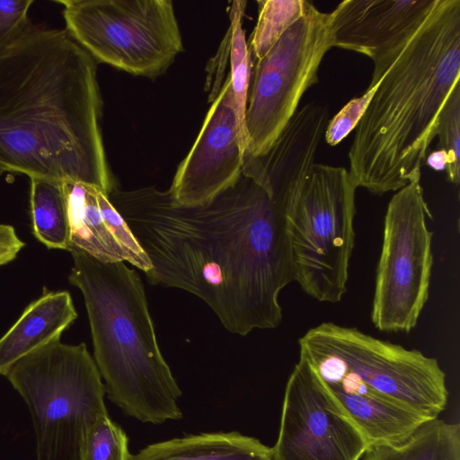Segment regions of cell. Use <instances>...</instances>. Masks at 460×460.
I'll use <instances>...</instances> for the list:
<instances>
[{"label": "cell", "instance_id": "cell-1", "mask_svg": "<svg viewBox=\"0 0 460 460\" xmlns=\"http://www.w3.org/2000/svg\"><path fill=\"white\" fill-rule=\"evenodd\" d=\"M109 199L151 262L150 284L195 295L232 333L279 325V293L295 281L287 227L294 203L243 172L201 206L178 205L153 186L116 188Z\"/></svg>", "mask_w": 460, "mask_h": 460}, {"label": "cell", "instance_id": "cell-2", "mask_svg": "<svg viewBox=\"0 0 460 460\" xmlns=\"http://www.w3.org/2000/svg\"><path fill=\"white\" fill-rule=\"evenodd\" d=\"M97 62L65 29L31 25L0 51V167L116 189Z\"/></svg>", "mask_w": 460, "mask_h": 460}, {"label": "cell", "instance_id": "cell-3", "mask_svg": "<svg viewBox=\"0 0 460 460\" xmlns=\"http://www.w3.org/2000/svg\"><path fill=\"white\" fill-rule=\"evenodd\" d=\"M459 77L460 0H437L355 128L348 172L356 188L383 195L420 178L439 112Z\"/></svg>", "mask_w": 460, "mask_h": 460}, {"label": "cell", "instance_id": "cell-4", "mask_svg": "<svg viewBox=\"0 0 460 460\" xmlns=\"http://www.w3.org/2000/svg\"><path fill=\"white\" fill-rule=\"evenodd\" d=\"M68 279L83 294L94 361L107 397L144 423L182 418V393L157 343L143 283L124 262H104L69 251Z\"/></svg>", "mask_w": 460, "mask_h": 460}, {"label": "cell", "instance_id": "cell-5", "mask_svg": "<svg viewBox=\"0 0 460 460\" xmlns=\"http://www.w3.org/2000/svg\"><path fill=\"white\" fill-rule=\"evenodd\" d=\"M4 376L30 411L35 460H80L90 429L108 414L105 386L86 345L58 338L17 360Z\"/></svg>", "mask_w": 460, "mask_h": 460}, {"label": "cell", "instance_id": "cell-6", "mask_svg": "<svg viewBox=\"0 0 460 460\" xmlns=\"http://www.w3.org/2000/svg\"><path fill=\"white\" fill-rule=\"evenodd\" d=\"M300 355L323 380L348 373L381 396L428 420L445 410L448 391L438 360L417 349L375 338L331 322L298 340Z\"/></svg>", "mask_w": 460, "mask_h": 460}, {"label": "cell", "instance_id": "cell-7", "mask_svg": "<svg viewBox=\"0 0 460 460\" xmlns=\"http://www.w3.org/2000/svg\"><path fill=\"white\" fill-rule=\"evenodd\" d=\"M356 189L347 169L314 164L288 213L295 281L319 302H340L347 292Z\"/></svg>", "mask_w": 460, "mask_h": 460}, {"label": "cell", "instance_id": "cell-8", "mask_svg": "<svg viewBox=\"0 0 460 460\" xmlns=\"http://www.w3.org/2000/svg\"><path fill=\"white\" fill-rule=\"evenodd\" d=\"M66 30L96 62L156 78L183 52L171 0H63Z\"/></svg>", "mask_w": 460, "mask_h": 460}, {"label": "cell", "instance_id": "cell-9", "mask_svg": "<svg viewBox=\"0 0 460 460\" xmlns=\"http://www.w3.org/2000/svg\"><path fill=\"white\" fill-rule=\"evenodd\" d=\"M332 47L331 13L305 1L303 15L256 61L245 111L246 154L259 157L270 150L304 93L318 82Z\"/></svg>", "mask_w": 460, "mask_h": 460}, {"label": "cell", "instance_id": "cell-10", "mask_svg": "<svg viewBox=\"0 0 460 460\" xmlns=\"http://www.w3.org/2000/svg\"><path fill=\"white\" fill-rule=\"evenodd\" d=\"M431 217L420 178L392 197L385 217L371 320L382 332H409L428 300L433 265Z\"/></svg>", "mask_w": 460, "mask_h": 460}, {"label": "cell", "instance_id": "cell-11", "mask_svg": "<svg viewBox=\"0 0 460 460\" xmlns=\"http://www.w3.org/2000/svg\"><path fill=\"white\" fill-rule=\"evenodd\" d=\"M368 445L299 355L286 385L274 460H360Z\"/></svg>", "mask_w": 460, "mask_h": 460}, {"label": "cell", "instance_id": "cell-12", "mask_svg": "<svg viewBox=\"0 0 460 460\" xmlns=\"http://www.w3.org/2000/svg\"><path fill=\"white\" fill-rule=\"evenodd\" d=\"M245 152L246 137L239 126L227 75L175 172L168 190L172 200L184 207L208 203L238 181Z\"/></svg>", "mask_w": 460, "mask_h": 460}, {"label": "cell", "instance_id": "cell-13", "mask_svg": "<svg viewBox=\"0 0 460 460\" xmlns=\"http://www.w3.org/2000/svg\"><path fill=\"white\" fill-rule=\"evenodd\" d=\"M437 0H346L331 13L333 47L374 62L367 89L376 86L410 39L433 11Z\"/></svg>", "mask_w": 460, "mask_h": 460}, {"label": "cell", "instance_id": "cell-14", "mask_svg": "<svg viewBox=\"0 0 460 460\" xmlns=\"http://www.w3.org/2000/svg\"><path fill=\"white\" fill-rule=\"evenodd\" d=\"M62 185L67 205L70 250H80L104 262L127 261L145 273L151 269L147 255L106 193L70 180L62 181Z\"/></svg>", "mask_w": 460, "mask_h": 460}, {"label": "cell", "instance_id": "cell-15", "mask_svg": "<svg viewBox=\"0 0 460 460\" xmlns=\"http://www.w3.org/2000/svg\"><path fill=\"white\" fill-rule=\"evenodd\" d=\"M322 382L330 396L361 431L368 447L401 443L429 420L381 396L350 374L342 373L330 382L323 379Z\"/></svg>", "mask_w": 460, "mask_h": 460}, {"label": "cell", "instance_id": "cell-16", "mask_svg": "<svg viewBox=\"0 0 460 460\" xmlns=\"http://www.w3.org/2000/svg\"><path fill=\"white\" fill-rule=\"evenodd\" d=\"M77 318L66 291H48L31 303L0 338V375L31 351L60 338Z\"/></svg>", "mask_w": 460, "mask_h": 460}, {"label": "cell", "instance_id": "cell-17", "mask_svg": "<svg viewBox=\"0 0 460 460\" xmlns=\"http://www.w3.org/2000/svg\"><path fill=\"white\" fill-rule=\"evenodd\" d=\"M130 460H274L272 448L236 431L208 432L151 444Z\"/></svg>", "mask_w": 460, "mask_h": 460}, {"label": "cell", "instance_id": "cell-18", "mask_svg": "<svg viewBox=\"0 0 460 460\" xmlns=\"http://www.w3.org/2000/svg\"><path fill=\"white\" fill-rule=\"evenodd\" d=\"M360 460H460V425L427 420L401 443L368 447Z\"/></svg>", "mask_w": 460, "mask_h": 460}, {"label": "cell", "instance_id": "cell-19", "mask_svg": "<svg viewBox=\"0 0 460 460\" xmlns=\"http://www.w3.org/2000/svg\"><path fill=\"white\" fill-rule=\"evenodd\" d=\"M31 210L37 239L48 248L69 251V220L62 182L31 179Z\"/></svg>", "mask_w": 460, "mask_h": 460}, {"label": "cell", "instance_id": "cell-20", "mask_svg": "<svg viewBox=\"0 0 460 460\" xmlns=\"http://www.w3.org/2000/svg\"><path fill=\"white\" fill-rule=\"evenodd\" d=\"M245 7L246 1L236 0L232 2L228 12L230 26L226 40L228 41L227 50L230 58V72L228 75L231 81L239 126L246 137L245 111L251 84L252 56L243 27Z\"/></svg>", "mask_w": 460, "mask_h": 460}, {"label": "cell", "instance_id": "cell-21", "mask_svg": "<svg viewBox=\"0 0 460 460\" xmlns=\"http://www.w3.org/2000/svg\"><path fill=\"white\" fill-rule=\"evenodd\" d=\"M259 15L249 41L251 56L261 59L304 13L305 0L258 1Z\"/></svg>", "mask_w": 460, "mask_h": 460}, {"label": "cell", "instance_id": "cell-22", "mask_svg": "<svg viewBox=\"0 0 460 460\" xmlns=\"http://www.w3.org/2000/svg\"><path fill=\"white\" fill-rule=\"evenodd\" d=\"M131 456L126 432L106 414L87 433L80 460H130Z\"/></svg>", "mask_w": 460, "mask_h": 460}, {"label": "cell", "instance_id": "cell-23", "mask_svg": "<svg viewBox=\"0 0 460 460\" xmlns=\"http://www.w3.org/2000/svg\"><path fill=\"white\" fill-rule=\"evenodd\" d=\"M436 137L439 149L448 158L447 165L448 180L458 184L460 180V86H455L443 105L437 122Z\"/></svg>", "mask_w": 460, "mask_h": 460}, {"label": "cell", "instance_id": "cell-24", "mask_svg": "<svg viewBox=\"0 0 460 460\" xmlns=\"http://www.w3.org/2000/svg\"><path fill=\"white\" fill-rule=\"evenodd\" d=\"M376 86L377 84L373 88L367 89L359 97L351 99L328 121L323 136L330 146L340 144L356 128L371 101Z\"/></svg>", "mask_w": 460, "mask_h": 460}, {"label": "cell", "instance_id": "cell-25", "mask_svg": "<svg viewBox=\"0 0 460 460\" xmlns=\"http://www.w3.org/2000/svg\"><path fill=\"white\" fill-rule=\"evenodd\" d=\"M33 0H0V51L31 25L28 13Z\"/></svg>", "mask_w": 460, "mask_h": 460}, {"label": "cell", "instance_id": "cell-26", "mask_svg": "<svg viewBox=\"0 0 460 460\" xmlns=\"http://www.w3.org/2000/svg\"><path fill=\"white\" fill-rule=\"evenodd\" d=\"M24 245L12 226L0 224V266L14 260Z\"/></svg>", "mask_w": 460, "mask_h": 460}, {"label": "cell", "instance_id": "cell-27", "mask_svg": "<svg viewBox=\"0 0 460 460\" xmlns=\"http://www.w3.org/2000/svg\"><path fill=\"white\" fill-rule=\"evenodd\" d=\"M427 162L434 170H444L448 163L447 155L444 150L438 149L429 155Z\"/></svg>", "mask_w": 460, "mask_h": 460}, {"label": "cell", "instance_id": "cell-28", "mask_svg": "<svg viewBox=\"0 0 460 460\" xmlns=\"http://www.w3.org/2000/svg\"><path fill=\"white\" fill-rule=\"evenodd\" d=\"M4 172H5V171H4L2 167H0V176H1Z\"/></svg>", "mask_w": 460, "mask_h": 460}]
</instances>
